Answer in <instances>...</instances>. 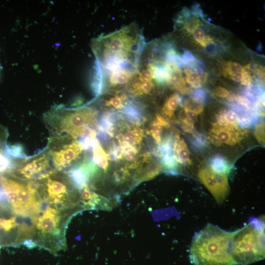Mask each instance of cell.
Masks as SVG:
<instances>
[{"instance_id":"6da1fadb","label":"cell","mask_w":265,"mask_h":265,"mask_svg":"<svg viewBox=\"0 0 265 265\" xmlns=\"http://www.w3.org/2000/svg\"><path fill=\"white\" fill-rule=\"evenodd\" d=\"M144 47L141 31L132 24L96 39L92 50L100 68L137 71Z\"/></svg>"},{"instance_id":"7a4b0ae2","label":"cell","mask_w":265,"mask_h":265,"mask_svg":"<svg viewBox=\"0 0 265 265\" xmlns=\"http://www.w3.org/2000/svg\"><path fill=\"white\" fill-rule=\"evenodd\" d=\"M236 231L228 232L208 223L194 236L190 257L194 265H235L231 243Z\"/></svg>"},{"instance_id":"3957f363","label":"cell","mask_w":265,"mask_h":265,"mask_svg":"<svg viewBox=\"0 0 265 265\" xmlns=\"http://www.w3.org/2000/svg\"><path fill=\"white\" fill-rule=\"evenodd\" d=\"M231 253L236 264L249 265L265 258V222L252 218L236 230L231 243Z\"/></svg>"},{"instance_id":"277c9868","label":"cell","mask_w":265,"mask_h":265,"mask_svg":"<svg viewBox=\"0 0 265 265\" xmlns=\"http://www.w3.org/2000/svg\"><path fill=\"white\" fill-rule=\"evenodd\" d=\"M96 111L90 107L70 109L54 107L46 114L45 120L52 135L75 138L84 135L94 124Z\"/></svg>"},{"instance_id":"5b68a950","label":"cell","mask_w":265,"mask_h":265,"mask_svg":"<svg viewBox=\"0 0 265 265\" xmlns=\"http://www.w3.org/2000/svg\"><path fill=\"white\" fill-rule=\"evenodd\" d=\"M83 145L68 136L52 135L47 150L58 170L72 166L81 158Z\"/></svg>"},{"instance_id":"8992f818","label":"cell","mask_w":265,"mask_h":265,"mask_svg":"<svg viewBox=\"0 0 265 265\" xmlns=\"http://www.w3.org/2000/svg\"><path fill=\"white\" fill-rule=\"evenodd\" d=\"M198 177L217 203L221 204L229 193L228 174L217 172L209 165L199 170Z\"/></svg>"},{"instance_id":"52a82bcc","label":"cell","mask_w":265,"mask_h":265,"mask_svg":"<svg viewBox=\"0 0 265 265\" xmlns=\"http://www.w3.org/2000/svg\"><path fill=\"white\" fill-rule=\"evenodd\" d=\"M50 157L47 149L29 159L14 162L13 170L16 176L24 180L38 178L44 174L49 167Z\"/></svg>"},{"instance_id":"ba28073f","label":"cell","mask_w":265,"mask_h":265,"mask_svg":"<svg viewBox=\"0 0 265 265\" xmlns=\"http://www.w3.org/2000/svg\"><path fill=\"white\" fill-rule=\"evenodd\" d=\"M247 131L239 126L212 124L209 133L210 141L215 145H234L244 139Z\"/></svg>"},{"instance_id":"9c48e42d","label":"cell","mask_w":265,"mask_h":265,"mask_svg":"<svg viewBox=\"0 0 265 265\" xmlns=\"http://www.w3.org/2000/svg\"><path fill=\"white\" fill-rule=\"evenodd\" d=\"M143 137V130L139 128L129 126L121 130L117 138L121 146H136L141 144Z\"/></svg>"},{"instance_id":"30bf717a","label":"cell","mask_w":265,"mask_h":265,"mask_svg":"<svg viewBox=\"0 0 265 265\" xmlns=\"http://www.w3.org/2000/svg\"><path fill=\"white\" fill-rule=\"evenodd\" d=\"M173 153L177 162L183 166H188L192 164L190 158V151L184 140L179 135L175 136L173 144Z\"/></svg>"},{"instance_id":"8fae6325","label":"cell","mask_w":265,"mask_h":265,"mask_svg":"<svg viewBox=\"0 0 265 265\" xmlns=\"http://www.w3.org/2000/svg\"><path fill=\"white\" fill-rule=\"evenodd\" d=\"M136 72L130 70H122L107 75L109 86L117 88L127 85L132 80Z\"/></svg>"},{"instance_id":"7c38bea8","label":"cell","mask_w":265,"mask_h":265,"mask_svg":"<svg viewBox=\"0 0 265 265\" xmlns=\"http://www.w3.org/2000/svg\"><path fill=\"white\" fill-rule=\"evenodd\" d=\"M169 127V122L163 117L159 114L156 115L155 120L151 125L149 132L157 144L160 145L162 143L163 128L168 129Z\"/></svg>"},{"instance_id":"4fadbf2b","label":"cell","mask_w":265,"mask_h":265,"mask_svg":"<svg viewBox=\"0 0 265 265\" xmlns=\"http://www.w3.org/2000/svg\"><path fill=\"white\" fill-rule=\"evenodd\" d=\"M182 98L177 94H175L170 96L165 101L162 109L163 115L172 120L174 117V114L177 107L182 104Z\"/></svg>"},{"instance_id":"5bb4252c","label":"cell","mask_w":265,"mask_h":265,"mask_svg":"<svg viewBox=\"0 0 265 265\" xmlns=\"http://www.w3.org/2000/svg\"><path fill=\"white\" fill-rule=\"evenodd\" d=\"M217 124L223 126H238L239 116L232 109L220 111L216 117Z\"/></svg>"},{"instance_id":"9a60e30c","label":"cell","mask_w":265,"mask_h":265,"mask_svg":"<svg viewBox=\"0 0 265 265\" xmlns=\"http://www.w3.org/2000/svg\"><path fill=\"white\" fill-rule=\"evenodd\" d=\"M209 165L214 171L228 174L231 168L227 160L220 155H217L214 157Z\"/></svg>"},{"instance_id":"2e32d148","label":"cell","mask_w":265,"mask_h":265,"mask_svg":"<svg viewBox=\"0 0 265 265\" xmlns=\"http://www.w3.org/2000/svg\"><path fill=\"white\" fill-rule=\"evenodd\" d=\"M94 161L97 166L106 171L109 167L108 156L104 149L98 144L94 149Z\"/></svg>"},{"instance_id":"e0dca14e","label":"cell","mask_w":265,"mask_h":265,"mask_svg":"<svg viewBox=\"0 0 265 265\" xmlns=\"http://www.w3.org/2000/svg\"><path fill=\"white\" fill-rule=\"evenodd\" d=\"M184 72L186 81L189 85L195 89L200 88L201 87L202 82L200 75L197 73L188 69H185Z\"/></svg>"},{"instance_id":"ac0fdd59","label":"cell","mask_w":265,"mask_h":265,"mask_svg":"<svg viewBox=\"0 0 265 265\" xmlns=\"http://www.w3.org/2000/svg\"><path fill=\"white\" fill-rule=\"evenodd\" d=\"M14 162L9 157L8 154L0 152V173L13 169Z\"/></svg>"},{"instance_id":"d6986e66","label":"cell","mask_w":265,"mask_h":265,"mask_svg":"<svg viewBox=\"0 0 265 265\" xmlns=\"http://www.w3.org/2000/svg\"><path fill=\"white\" fill-rule=\"evenodd\" d=\"M193 136L190 142L193 148L197 150H201L206 147L207 145L205 137L197 132H193Z\"/></svg>"},{"instance_id":"ffe728a7","label":"cell","mask_w":265,"mask_h":265,"mask_svg":"<svg viewBox=\"0 0 265 265\" xmlns=\"http://www.w3.org/2000/svg\"><path fill=\"white\" fill-rule=\"evenodd\" d=\"M183 107L184 110L193 112L197 115L200 114L203 111V106L198 104L192 98L184 101Z\"/></svg>"},{"instance_id":"44dd1931","label":"cell","mask_w":265,"mask_h":265,"mask_svg":"<svg viewBox=\"0 0 265 265\" xmlns=\"http://www.w3.org/2000/svg\"><path fill=\"white\" fill-rule=\"evenodd\" d=\"M191 98L198 104L203 106L207 101L208 96L205 91L200 88L195 89L193 91Z\"/></svg>"},{"instance_id":"7402d4cb","label":"cell","mask_w":265,"mask_h":265,"mask_svg":"<svg viewBox=\"0 0 265 265\" xmlns=\"http://www.w3.org/2000/svg\"><path fill=\"white\" fill-rule=\"evenodd\" d=\"M5 150L7 154L17 158H26L23 148L20 145H6Z\"/></svg>"},{"instance_id":"603a6c76","label":"cell","mask_w":265,"mask_h":265,"mask_svg":"<svg viewBox=\"0 0 265 265\" xmlns=\"http://www.w3.org/2000/svg\"><path fill=\"white\" fill-rule=\"evenodd\" d=\"M223 70L225 73L231 76L233 73H241L243 68L239 63L230 62L224 65Z\"/></svg>"},{"instance_id":"cb8c5ba5","label":"cell","mask_w":265,"mask_h":265,"mask_svg":"<svg viewBox=\"0 0 265 265\" xmlns=\"http://www.w3.org/2000/svg\"><path fill=\"white\" fill-rule=\"evenodd\" d=\"M124 99L122 96H115L106 101V106L116 109H121L124 107Z\"/></svg>"},{"instance_id":"d4e9b609","label":"cell","mask_w":265,"mask_h":265,"mask_svg":"<svg viewBox=\"0 0 265 265\" xmlns=\"http://www.w3.org/2000/svg\"><path fill=\"white\" fill-rule=\"evenodd\" d=\"M255 137L260 145L265 144V125L260 123L256 125L254 131Z\"/></svg>"},{"instance_id":"484cf974","label":"cell","mask_w":265,"mask_h":265,"mask_svg":"<svg viewBox=\"0 0 265 265\" xmlns=\"http://www.w3.org/2000/svg\"><path fill=\"white\" fill-rule=\"evenodd\" d=\"M253 78L251 76L247 67L243 68L242 72V78L241 80V84L243 85L248 86L253 82Z\"/></svg>"},{"instance_id":"4316f807","label":"cell","mask_w":265,"mask_h":265,"mask_svg":"<svg viewBox=\"0 0 265 265\" xmlns=\"http://www.w3.org/2000/svg\"><path fill=\"white\" fill-rule=\"evenodd\" d=\"M17 223L14 218L9 220L0 218V230L5 229L8 231L15 227Z\"/></svg>"},{"instance_id":"83f0119b","label":"cell","mask_w":265,"mask_h":265,"mask_svg":"<svg viewBox=\"0 0 265 265\" xmlns=\"http://www.w3.org/2000/svg\"><path fill=\"white\" fill-rule=\"evenodd\" d=\"M7 133L6 130L0 126V152L3 151V148H5Z\"/></svg>"},{"instance_id":"f1b7e54d","label":"cell","mask_w":265,"mask_h":265,"mask_svg":"<svg viewBox=\"0 0 265 265\" xmlns=\"http://www.w3.org/2000/svg\"><path fill=\"white\" fill-rule=\"evenodd\" d=\"M229 93L227 90L221 87H217L215 90L216 96L222 98H226Z\"/></svg>"},{"instance_id":"f546056e","label":"cell","mask_w":265,"mask_h":265,"mask_svg":"<svg viewBox=\"0 0 265 265\" xmlns=\"http://www.w3.org/2000/svg\"><path fill=\"white\" fill-rule=\"evenodd\" d=\"M230 77L232 80L234 82H240L241 81L242 78V72L233 73L230 76Z\"/></svg>"},{"instance_id":"4dcf8cb0","label":"cell","mask_w":265,"mask_h":265,"mask_svg":"<svg viewBox=\"0 0 265 265\" xmlns=\"http://www.w3.org/2000/svg\"><path fill=\"white\" fill-rule=\"evenodd\" d=\"M236 95L237 94H235L232 93H229L228 95V96H226V99L228 101L233 103L234 102H235L236 98Z\"/></svg>"}]
</instances>
